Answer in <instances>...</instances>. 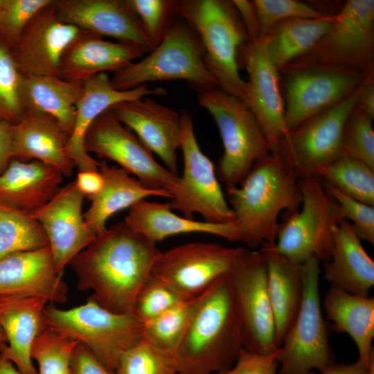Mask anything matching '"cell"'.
<instances>
[{"mask_svg": "<svg viewBox=\"0 0 374 374\" xmlns=\"http://www.w3.org/2000/svg\"><path fill=\"white\" fill-rule=\"evenodd\" d=\"M160 251L123 222L107 228L69 265L80 291L103 308L133 313L136 298L152 274Z\"/></svg>", "mask_w": 374, "mask_h": 374, "instance_id": "1", "label": "cell"}, {"mask_svg": "<svg viewBox=\"0 0 374 374\" xmlns=\"http://www.w3.org/2000/svg\"><path fill=\"white\" fill-rule=\"evenodd\" d=\"M242 348L229 273L197 296L173 362L178 374H215L231 367Z\"/></svg>", "mask_w": 374, "mask_h": 374, "instance_id": "2", "label": "cell"}, {"mask_svg": "<svg viewBox=\"0 0 374 374\" xmlns=\"http://www.w3.org/2000/svg\"><path fill=\"white\" fill-rule=\"evenodd\" d=\"M238 242L255 250L274 245L280 215L299 208L302 195L299 178L278 154L258 161L238 186L226 187Z\"/></svg>", "mask_w": 374, "mask_h": 374, "instance_id": "3", "label": "cell"}, {"mask_svg": "<svg viewBox=\"0 0 374 374\" xmlns=\"http://www.w3.org/2000/svg\"><path fill=\"white\" fill-rule=\"evenodd\" d=\"M173 12L196 33L204 61L220 88L242 101L246 81L239 73L240 56L250 42L231 1H173Z\"/></svg>", "mask_w": 374, "mask_h": 374, "instance_id": "4", "label": "cell"}, {"mask_svg": "<svg viewBox=\"0 0 374 374\" xmlns=\"http://www.w3.org/2000/svg\"><path fill=\"white\" fill-rule=\"evenodd\" d=\"M43 314L46 328L83 345L114 373L123 355L143 337V323L133 313L112 312L90 297L66 310L48 303Z\"/></svg>", "mask_w": 374, "mask_h": 374, "instance_id": "5", "label": "cell"}, {"mask_svg": "<svg viewBox=\"0 0 374 374\" xmlns=\"http://www.w3.org/2000/svg\"><path fill=\"white\" fill-rule=\"evenodd\" d=\"M197 91L198 103L212 116L224 147L215 167L217 178L226 186H238L258 161L271 154L269 143L240 98L219 87Z\"/></svg>", "mask_w": 374, "mask_h": 374, "instance_id": "6", "label": "cell"}, {"mask_svg": "<svg viewBox=\"0 0 374 374\" xmlns=\"http://www.w3.org/2000/svg\"><path fill=\"white\" fill-rule=\"evenodd\" d=\"M299 185L301 206L283 212L272 248L299 265L312 258L326 262L330 257L335 229L343 218L337 202L316 175L299 179Z\"/></svg>", "mask_w": 374, "mask_h": 374, "instance_id": "7", "label": "cell"}, {"mask_svg": "<svg viewBox=\"0 0 374 374\" xmlns=\"http://www.w3.org/2000/svg\"><path fill=\"white\" fill-rule=\"evenodd\" d=\"M172 80H185L196 91L220 88L204 61L199 39L188 24H170L147 56L114 73L111 82L117 90L126 91L148 82Z\"/></svg>", "mask_w": 374, "mask_h": 374, "instance_id": "8", "label": "cell"}, {"mask_svg": "<svg viewBox=\"0 0 374 374\" xmlns=\"http://www.w3.org/2000/svg\"><path fill=\"white\" fill-rule=\"evenodd\" d=\"M278 75L290 132L350 96L373 75L299 60L281 67Z\"/></svg>", "mask_w": 374, "mask_h": 374, "instance_id": "9", "label": "cell"}, {"mask_svg": "<svg viewBox=\"0 0 374 374\" xmlns=\"http://www.w3.org/2000/svg\"><path fill=\"white\" fill-rule=\"evenodd\" d=\"M303 295L299 311L279 347L277 374H307L335 362L319 295L320 262L301 265Z\"/></svg>", "mask_w": 374, "mask_h": 374, "instance_id": "10", "label": "cell"}, {"mask_svg": "<svg viewBox=\"0 0 374 374\" xmlns=\"http://www.w3.org/2000/svg\"><path fill=\"white\" fill-rule=\"evenodd\" d=\"M180 114L179 149L184 158V172L172 193L170 206L190 219L197 213L208 222H234V213L222 189L215 167L197 141L193 118L185 109Z\"/></svg>", "mask_w": 374, "mask_h": 374, "instance_id": "11", "label": "cell"}, {"mask_svg": "<svg viewBox=\"0 0 374 374\" xmlns=\"http://www.w3.org/2000/svg\"><path fill=\"white\" fill-rule=\"evenodd\" d=\"M374 74V1L348 0L326 33L294 60Z\"/></svg>", "mask_w": 374, "mask_h": 374, "instance_id": "12", "label": "cell"}, {"mask_svg": "<svg viewBox=\"0 0 374 374\" xmlns=\"http://www.w3.org/2000/svg\"><path fill=\"white\" fill-rule=\"evenodd\" d=\"M249 249L204 242L183 244L160 251L152 275L168 285L182 299H192L231 273Z\"/></svg>", "mask_w": 374, "mask_h": 374, "instance_id": "13", "label": "cell"}, {"mask_svg": "<svg viewBox=\"0 0 374 374\" xmlns=\"http://www.w3.org/2000/svg\"><path fill=\"white\" fill-rule=\"evenodd\" d=\"M363 84L346 99L290 131L281 141L276 154L299 179L314 175L318 168L341 157L344 123Z\"/></svg>", "mask_w": 374, "mask_h": 374, "instance_id": "14", "label": "cell"}, {"mask_svg": "<svg viewBox=\"0 0 374 374\" xmlns=\"http://www.w3.org/2000/svg\"><path fill=\"white\" fill-rule=\"evenodd\" d=\"M243 348L269 354L278 347L267 288L265 258L260 250L249 249L230 273Z\"/></svg>", "mask_w": 374, "mask_h": 374, "instance_id": "15", "label": "cell"}, {"mask_svg": "<svg viewBox=\"0 0 374 374\" xmlns=\"http://www.w3.org/2000/svg\"><path fill=\"white\" fill-rule=\"evenodd\" d=\"M85 151L113 161L148 187L172 193L179 176L158 163L152 152L110 109L91 123L84 138Z\"/></svg>", "mask_w": 374, "mask_h": 374, "instance_id": "16", "label": "cell"}, {"mask_svg": "<svg viewBox=\"0 0 374 374\" xmlns=\"http://www.w3.org/2000/svg\"><path fill=\"white\" fill-rule=\"evenodd\" d=\"M246 68L244 104L258 123L271 149L276 154L290 131L285 121L278 70L269 58L262 37L249 42L240 56Z\"/></svg>", "mask_w": 374, "mask_h": 374, "instance_id": "17", "label": "cell"}, {"mask_svg": "<svg viewBox=\"0 0 374 374\" xmlns=\"http://www.w3.org/2000/svg\"><path fill=\"white\" fill-rule=\"evenodd\" d=\"M84 197L74 180L61 187L46 205L30 215L44 231L57 274H62L72 259L98 237L84 219Z\"/></svg>", "mask_w": 374, "mask_h": 374, "instance_id": "18", "label": "cell"}, {"mask_svg": "<svg viewBox=\"0 0 374 374\" xmlns=\"http://www.w3.org/2000/svg\"><path fill=\"white\" fill-rule=\"evenodd\" d=\"M53 2L33 17L18 42L10 49L22 75L60 77L64 52L87 33L63 21Z\"/></svg>", "mask_w": 374, "mask_h": 374, "instance_id": "19", "label": "cell"}, {"mask_svg": "<svg viewBox=\"0 0 374 374\" xmlns=\"http://www.w3.org/2000/svg\"><path fill=\"white\" fill-rule=\"evenodd\" d=\"M60 18L78 28L141 48L154 46L127 0H53Z\"/></svg>", "mask_w": 374, "mask_h": 374, "instance_id": "20", "label": "cell"}, {"mask_svg": "<svg viewBox=\"0 0 374 374\" xmlns=\"http://www.w3.org/2000/svg\"><path fill=\"white\" fill-rule=\"evenodd\" d=\"M109 109L161 159L168 170L178 175L177 151L181 130L179 113L147 96L118 103Z\"/></svg>", "mask_w": 374, "mask_h": 374, "instance_id": "21", "label": "cell"}, {"mask_svg": "<svg viewBox=\"0 0 374 374\" xmlns=\"http://www.w3.org/2000/svg\"><path fill=\"white\" fill-rule=\"evenodd\" d=\"M55 271L48 246L0 260V299L40 298L63 303L68 287Z\"/></svg>", "mask_w": 374, "mask_h": 374, "instance_id": "22", "label": "cell"}, {"mask_svg": "<svg viewBox=\"0 0 374 374\" xmlns=\"http://www.w3.org/2000/svg\"><path fill=\"white\" fill-rule=\"evenodd\" d=\"M166 93L163 88L149 89L147 84L126 91L117 90L106 73H98L85 80L82 96L76 105L75 124L67 145L68 154L78 172L100 170L101 161L92 158L84 147L85 134L96 118L118 103Z\"/></svg>", "mask_w": 374, "mask_h": 374, "instance_id": "23", "label": "cell"}, {"mask_svg": "<svg viewBox=\"0 0 374 374\" xmlns=\"http://www.w3.org/2000/svg\"><path fill=\"white\" fill-rule=\"evenodd\" d=\"M12 159L37 160L70 177L74 163L67 152L70 134L50 117L25 112L11 125Z\"/></svg>", "mask_w": 374, "mask_h": 374, "instance_id": "24", "label": "cell"}, {"mask_svg": "<svg viewBox=\"0 0 374 374\" xmlns=\"http://www.w3.org/2000/svg\"><path fill=\"white\" fill-rule=\"evenodd\" d=\"M63 177L39 161L12 159L0 175V204L30 215L57 194Z\"/></svg>", "mask_w": 374, "mask_h": 374, "instance_id": "25", "label": "cell"}, {"mask_svg": "<svg viewBox=\"0 0 374 374\" xmlns=\"http://www.w3.org/2000/svg\"><path fill=\"white\" fill-rule=\"evenodd\" d=\"M145 53L134 45L105 40L87 32L74 41L64 52L59 76L64 80L83 83L100 73H116Z\"/></svg>", "mask_w": 374, "mask_h": 374, "instance_id": "26", "label": "cell"}, {"mask_svg": "<svg viewBox=\"0 0 374 374\" xmlns=\"http://www.w3.org/2000/svg\"><path fill=\"white\" fill-rule=\"evenodd\" d=\"M324 277L330 285L348 293L370 296L374 286V261L364 249L349 221L343 219L335 229Z\"/></svg>", "mask_w": 374, "mask_h": 374, "instance_id": "27", "label": "cell"}, {"mask_svg": "<svg viewBox=\"0 0 374 374\" xmlns=\"http://www.w3.org/2000/svg\"><path fill=\"white\" fill-rule=\"evenodd\" d=\"M123 222L152 243L179 234L205 233L238 242L235 224L212 223L181 217L172 211L169 203L141 200L130 207Z\"/></svg>", "mask_w": 374, "mask_h": 374, "instance_id": "28", "label": "cell"}, {"mask_svg": "<svg viewBox=\"0 0 374 374\" xmlns=\"http://www.w3.org/2000/svg\"><path fill=\"white\" fill-rule=\"evenodd\" d=\"M48 303L40 298L0 299V326L8 342L0 345V353L22 374H37L31 349L45 327L43 312Z\"/></svg>", "mask_w": 374, "mask_h": 374, "instance_id": "29", "label": "cell"}, {"mask_svg": "<svg viewBox=\"0 0 374 374\" xmlns=\"http://www.w3.org/2000/svg\"><path fill=\"white\" fill-rule=\"evenodd\" d=\"M99 171L103 177V186L88 198L91 205L83 213L85 222L98 236L106 231L107 220L117 212L148 197L171 199L168 191L151 188L121 168L108 166L105 161H101Z\"/></svg>", "mask_w": 374, "mask_h": 374, "instance_id": "30", "label": "cell"}, {"mask_svg": "<svg viewBox=\"0 0 374 374\" xmlns=\"http://www.w3.org/2000/svg\"><path fill=\"white\" fill-rule=\"evenodd\" d=\"M259 250L265 258L267 288L279 348L301 305L303 295L301 265L277 253L272 245H264Z\"/></svg>", "mask_w": 374, "mask_h": 374, "instance_id": "31", "label": "cell"}, {"mask_svg": "<svg viewBox=\"0 0 374 374\" xmlns=\"http://www.w3.org/2000/svg\"><path fill=\"white\" fill-rule=\"evenodd\" d=\"M326 315L332 329L349 335L359 357L368 367L374 364V298L348 293L330 285L323 301Z\"/></svg>", "mask_w": 374, "mask_h": 374, "instance_id": "32", "label": "cell"}, {"mask_svg": "<svg viewBox=\"0 0 374 374\" xmlns=\"http://www.w3.org/2000/svg\"><path fill=\"white\" fill-rule=\"evenodd\" d=\"M83 83L58 76L22 75L20 96L25 112L51 118L70 135Z\"/></svg>", "mask_w": 374, "mask_h": 374, "instance_id": "33", "label": "cell"}, {"mask_svg": "<svg viewBox=\"0 0 374 374\" xmlns=\"http://www.w3.org/2000/svg\"><path fill=\"white\" fill-rule=\"evenodd\" d=\"M335 15L320 19L292 18L282 21L261 37L266 53L279 70L308 52L330 27Z\"/></svg>", "mask_w": 374, "mask_h": 374, "instance_id": "34", "label": "cell"}, {"mask_svg": "<svg viewBox=\"0 0 374 374\" xmlns=\"http://www.w3.org/2000/svg\"><path fill=\"white\" fill-rule=\"evenodd\" d=\"M314 175L346 195L374 206V168L364 162L341 156L318 168Z\"/></svg>", "mask_w": 374, "mask_h": 374, "instance_id": "35", "label": "cell"}, {"mask_svg": "<svg viewBox=\"0 0 374 374\" xmlns=\"http://www.w3.org/2000/svg\"><path fill=\"white\" fill-rule=\"evenodd\" d=\"M197 298L183 299L143 323V338L172 361L192 317Z\"/></svg>", "mask_w": 374, "mask_h": 374, "instance_id": "36", "label": "cell"}, {"mask_svg": "<svg viewBox=\"0 0 374 374\" xmlns=\"http://www.w3.org/2000/svg\"><path fill=\"white\" fill-rule=\"evenodd\" d=\"M48 246L40 224L30 215L0 204V260Z\"/></svg>", "mask_w": 374, "mask_h": 374, "instance_id": "37", "label": "cell"}, {"mask_svg": "<svg viewBox=\"0 0 374 374\" xmlns=\"http://www.w3.org/2000/svg\"><path fill=\"white\" fill-rule=\"evenodd\" d=\"M78 344L45 326L31 349L32 359L38 364L37 374H72L71 358Z\"/></svg>", "mask_w": 374, "mask_h": 374, "instance_id": "38", "label": "cell"}, {"mask_svg": "<svg viewBox=\"0 0 374 374\" xmlns=\"http://www.w3.org/2000/svg\"><path fill=\"white\" fill-rule=\"evenodd\" d=\"M373 119L355 107L348 116L341 136V156L364 162L374 168Z\"/></svg>", "mask_w": 374, "mask_h": 374, "instance_id": "39", "label": "cell"}, {"mask_svg": "<svg viewBox=\"0 0 374 374\" xmlns=\"http://www.w3.org/2000/svg\"><path fill=\"white\" fill-rule=\"evenodd\" d=\"M21 78L10 49L0 43V121L15 125L23 116Z\"/></svg>", "mask_w": 374, "mask_h": 374, "instance_id": "40", "label": "cell"}, {"mask_svg": "<svg viewBox=\"0 0 374 374\" xmlns=\"http://www.w3.org/2000/svg\"><path fill=\"white\" fill-rule=\"evenodd\" d=\"M115 374H178L173 361L154 348L143 338L125 352Z\"/></svg>", "mask_w": 374, "mask_h": 374, "instance_id": "41", "label": "cell"}, {"mask_svg": "<svg viewBox=\"0 0 374 374\" xmlns=\"http://www.w3.org/2000/svg\"><path fill=\"white\" fill-rule=\"evenodd\" d=\"M52 0H6L0 15V43L10 49L33 17Z\"/></svg>", "mask_w": 374, "mask_h": 374, "instance_id": "42", "label": "cell"}, {"mask_svg": "<svg viewBox=\"0 0 374 374\" xmlns=\"http://www.w3.org/2000/svg\"><path fill=\"white\" fill-rule=\"evenodd\" d=\"M252 2L256 10L261 37L274 26L286 19L331 16L319 11L310 3L297 0H253Z\"/></svg>", "mask_w": 374, "mask_h": 374, "instance_id": "43", "label": "cell"}, {"mask_svg": "<svg viewBox=\"0 0 374 374\" xmlns=\"http://www.w3.org/2000/svg\"><path fill=\"white\" fill-rule=\"evenodd\" d=\"M183 299L168 285L151 274L136 298L133 314L145 323Z\"/></svg>", "mask_w": 374, "mask_h": 374, "instance_id": "44", "label": "cell"}, {"mask_svg": "<svg viewBox=\"0 0 374 374\" xmlns=\"http://www.w3.org/2000/svg\"><path fill=\"white\" fill-rule=\"evenodd\" d=\"M326 192L337 202L343 219L350 221L360 240L374 244V206L359 202L321 181Z\"/></svg>", "mask_w": 374, "mask_h": 374, "instance_id": "45", "label": "cell"}, {"mask_svg": "<svg viewBox=\"0 0 374 374\" xmlns=\"http://www.w3.org/2000/svg\"><path fill=\"white\" fill-rule=\"evenodd\" d=\"M138 17L143 30L155 48L169 27L173 12V1L127 0Z\"/></svg>", "mask_w": 374, "mask_h": 374, "instance_id": "46", "label": "cell"}, {"mask_svg": "<svg viewBox=\"0 0 374 374\" xmlns=\"http://www.w3.org/2000/svg\"><path fill=\"white\" fill-rule=\"evenodd\" d=\"M279 348L269 354H258L244 348L234 364L215 374H277Z\"/></svg>", "mask_w": 374, "mask_h": 374, "instance_id": "47", "label": "cell"}, {"mask_svg": "<svg viewBox=\"0 0 374 374\" xmlns=\"http://www.w3.org/2000/svg\"><path fill=\"white\" fill-rule=\"evenodd\" d=\"M71 368L72 374H115L79 343L73 351Z\"/></svg>", "mask_w": 374, "mask_h": 374, "instance_id": "48", "label": "cell"}, {"mask_svg": "<svg viewBox=\"0 0 374 374\" xmlns=\"http://www.w3.org/2000/svg\"><path fill=\"white\" fill-rule=\"evenodd\" d=\"M250 42L261 37L260 27L252 1L233 0Z\"/></svg>", "mask_w": 374, "mask_h": 374, "instance_id": "49", "label": "cell"}, {"mask_svg": "<svg viewBox=\"0 0 374 374\" xmlns=\"http://www.w3.org/2000/svg\"><path fill=\"white\" fill-rule=\"evenodd\" d=\"M75 181L79 190L88 198L100 192L104 184L100 171L78 172Z\"/></svg>", "mask_w": 374, "mask_h": 374, "instance_id": "50", "label": "cell"}, {"mask_svg": "<svg viewBox=\"0 0 374 374\" xmlns=\"http://www.w3.org/2000/svg\"><path fill=\"white\" fill-rule=\"evenodd\" d=\"M307 374H374V364L368 367L360 359L352 363H336L330 364L324 369Z\"/></svg>", "mask_w": 374, "mask_h": 374, "instance_id": "51", "label": "cell"}, {"mask_svg": "<svg viewBox=\"0 0 374 374\" xmlns=\"http://www.w3.org/2000/svg\"><path fill=\"white\" fill-rule=\"evenodd\" d=\"M355 107L374 119V75H371L363 84Z\"/></svg>", "mask_w": 374, "mask_h": 374, "instance_id": "52", "label": "cell"}, {"mask_svg": "<svg viewBox=\"0 0 374 374\" xmlns=\"http://www.w3.org/2000/svg\"><path fill=\"white\" fill-rule=\"evenodd\" d=\"M12 159L11 125L0 121V175Z\"/></svg>", "mask_w": 374, "mask_h": 374, "instance_id": "53", "label": "cell"}, {"mask_svg": "<svg viewBox=\"0 0 374 374\" xmlns=\"http://www.w3.org/2000/svg\"><path fill=\"white\" fill-rule=\"evenodd\" d=\"M0 374H22L14 364L2 353H0Z\"/></svg>", "mask_w": 374, "mask_h": 374, "instance_id": "54", "label": "cell"}, {"mask_svg": "<svg viewBox=\"0 0 374 374\" xmlns=\"http://www.w3.org/2000/svg\"><path fill=\"white\" fill-rule=\"evenodd\" d=\"M7 341L6 336L3 329L0 326V345L4 344Z\"/></svg>", "mask_w": 374, "mask_h": 374, "instance_id": "55", "label": "cell"}, {"mask_svg": "<svg viewBox=\"0 0 374 374\" xmlns=\"http://www.w3.org/2000/svg\"><path fill=\"white\" fill-rule=\"evenodd\" d=\"M6 0H0V15L4 8Z\"/></svg>", "mask_w": 374, "mask_h": 374, "instance_id": "56", "label": "cell"}]
</instances>
